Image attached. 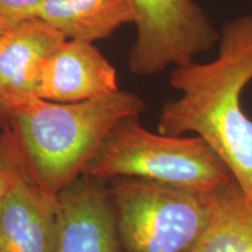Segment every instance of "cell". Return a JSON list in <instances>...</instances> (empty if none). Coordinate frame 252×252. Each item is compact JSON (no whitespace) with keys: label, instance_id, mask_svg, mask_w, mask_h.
Segmentation results:
<instances>
[{"label":"cell","instance_id":"cell-12","mask_svg":"<svg viewBox=\"0 0 252 252\" xmlns=\"http://www.w3.org/2000/svg\"><path fill=\"white\" fill-rule=\"evenodd\" d=\"M24 162L17 141L5 123L0 132V216L6 196L23 168Z\"/></svg>","mask_w":252,"mask_h":252},{"label":"cell","instance_id":"cell-7","mask_svg":"<svg viewBox=\"0 0 252 252\" xmlns=\"http://www.w3.org/2000/svg\"><path fill=\"white\" fill-rule=\"evenodd\" d=\"M56 252H117L119 242L110 195L90 178H78L58 194Z\"/></svg>","mask_w":252,"mask_h":252},{"label":"cell","instance_id":"cell-14","mask_svg":"<svg viewBox=\"0 0 252 252\" xmlns=\"http://www.w3.org/2000/svg\"><path fill=\"white\" fill-rule=\"evenodd\" d=\"M18 25L12 24L9 23V21L5 20V19L0 18V48H1L2 45L5 43V41L8 39V36L11 35V33L14 31V28L17 27Z\"/></svg>","mask_w":252,"mask_h":252},{"label":"cell","instance_id":"cell-2","mask_svg":"<svg viewBox=\"0 0 252 252\" xmlns=\"http://www.w3.org/2000/svg\"><path fill=\"white\" fill-rule=\"evenodd\" d=\"M145 108L138 94L121 89L75 103L37 98L11 110L6 125L32 174L58 195L84 174L113 130Z\"/></svg>","mask_w":252,"mask_h":252},{"label":"cell","instance_id":"cell-15","mask_svg":"<svg viewBox=\"0 0 252 252\" xmlns=\"http://www.w3.org/2000/svg\"><path fill=\"white\" fill-rule=\"evenodd\" d=\"M7 116H8V111L6 110L5 106L0 103V130H1V127L4 126L6 121H7Z\"/></svg>","mask_w":252,"mask_h":252},{"label":"cell","instance_id":"cell-10","mask_svg":"<svg viewBox=\"0 0 252 252\" xmlns=\"http://www.w3.org/2000/svg\"><path fill=\"white\" fill-rule=\"evenodd\" d=\"M37 18L69 40L94 42L134 23V8L132 0H42Z\"/></svg>","mask_w":252,"mask_h":252},{"label":"cell","instance_id":"cell-6","mask_svg":"<svg viewBox=\"0 0 252 252\" xmlns=\"http://www.w3.org/2000/svg\"><path fill=\"white\" fill-rule=\"evenodd\" d=\"M58 213V195L46 190L24 162L2 207L0 250L56 252Z\"/></svg>","mask_w":252,"mask_h":252},{"label":"cell","instance_id":"cell-5","mask_svg":"<svg viewBox=\"0 0 252 252\" xmlns=\"http://www.w3.org/2000/svg\"><path fill=\"white\" fill-rule=\"evenodd\" d=\"M137 37L128 53V68L152 76L168 67L188 65L219 45L216 30L194 0H132Z\"/></svg>","mask_w":252,"mask_h":252},{"label":"cell","instance_id":"cell-1","mask_svg":"<svg viewBox=\"0 0 252 252\" xmlns=\"http://www.w3.org/2000/svg\"><path fill=\"white\" fill-rule=\"evenodd\" d=\"M217 46L213 61L173 69L169 84L179 97L163 105L158 132L206 140L252 201V119L242 106L252 82V14L226 21Z\"/></svg>","mask_w":252,"mask_h":252},{"label":"cell","instance_id":"cell-8","mask_svg":"<svg viewBox=\"0 0 252 252\" xmlns=\"http://www.w3.org/2000/svg\"><path fill=\"white\" fill-rule=\"evenodd\" d=\"M118 89L117 71L93 42L67 39L43 63L39 96L75 103Z\"/></svg>","mask_w":252,"mask_h":252},{"label":"cell","instance_id":"cell-13","mask_svg":"<svg viewBox=\"0 0 252 252\" xmlns=\"http://www.w3.org/2000/svg\"><path fill=\"white\" fill-rule=\"evenodd\" d=\"M42 0H0V18L12 24L37 18Z\"/></svg>","mask_w":252,"mask_h":252},{"label":"cell","instance_id":"cell-3","mask_svg":"<svg viewBox=\"0 0 252 252\" xmlns=\"http://www.w3.org/2000/svg\"><path fill=\"white\" fill-rule=\"evenodd\" d=\"M94 180L135 178L207 195L234 180L228 166L198 135L163 134L123 121L87 167Z\"/></svg>","mask_w":252,"mask_h":252},{"label":"cell","instance_id":"cell-4","mask_svg":"<svg viewBox=\"0 0 252 252\" xmlns=\"http://www.w3.org/2000/svg\"><path fill=\"white\" fill-rule=\"evenodd\" d=\"M111 181L110 197L125 252H186L206 228L208 194L135 178Z\"/></svg>","mask_w":252,"mask_h":252},{"label":"cell","instance_id":"cell-11","mask_svg":"<svg viewBox=\"0 0 252 252\" xmlns=\"http://www.w3.org/2000/svg\"><path fill=\"white\" fill-rule=\"evenodd\" d=\"M209 219L186 252H252V201L231 180L208 194Z\"/></svg>","mask_w":252,"mask_h":252},{"label":"cell","instance_id":"cell-9","mask_svg":"<svg viewBox=\"0 0 252 252\" xmlns=\"http://www.w3.org/2000/svg\"><path fill=\"white\" fill-rule=\"evenodd\" d=\"M65 40L39 18L14 28L0 48V103L8 112L40 98L43 63Z\"/></svg>","mask_w":252,"mask_h":252}]
</instances>
